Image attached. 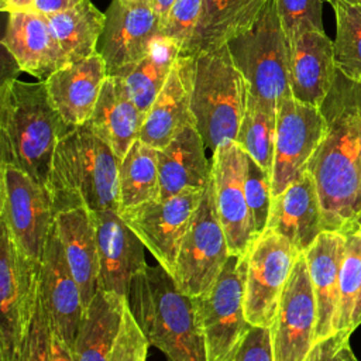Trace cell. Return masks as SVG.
<instances>
[{
	"label": "cell",
	"mask_w": 361,
	"mask_h": 361,
	"mask_svg": "<svg viewBox=\"0 0 361 361\" xmlns=\"http://www.w3.org/2000/svg\"><path fill=\"white\" fill-rule=\"evenodd\" d=\"M99 251V289L128 300L133 278L147 267L144 244L116 210L92 212Z\"/></svg>",
	"instance_id": "18"
},
{
	"label": "cell",
	"mask_w": 361,
	"mask_h": 361,
	"mask_svg": "<svg viewBox=\"0 0 361 361\" xmlns=\"http://www.w3.org/2000/svg\"><path fill=\"white\" fill-rule=\"evenodd\" d=\"M350 1H353V3H357L358 6H361V0H350Z\"/></svg>",
	"instance_id": "51"
},
{
	"label": "cell",
	"mask_w": 361,
	"mask_h": 361,
	"mask_svg": "<svg viewBox=\"0 0 361 361\" xmlns=\"http://www.w3.org/2000/svg\"><path fill=\"white\" fill-rule=\"evenodd\" d=\"M267 230L288 238L299 252H305L324 230L322 204L309 171L272 197Z\"/></svg>",
	"instance_id": "21"
},
{
	"label": "cell",
	"mask_w": 361,
	"mask_h": 361,
	"mask_svg": "<svg viewBox=\"0 0 361 361\" xmlns=\"http://www.w3.org/2000/svg\"><path fill=\"white\" fill-rule=\"evenodd\" d=\"M1 45L13 55L23 72L42 80L66 65L48 17L34 10L8 14Z\"/></svg>",
	"instance_id": "22"
},
{
	"label": "cell",
	"mask_w": 361,
	"mask_h": 361,
	"mask_svg": "<svg viewBox=\"0 0 361 361\" xmlns=\"http://www.w3.org/2000/svg\"><path fill=\"white\" fill-rule=\"evenodd\" d=\"M299 252L288 238L271 230L247 251L244 312L254 327H269Z\"/></svg>",
	"instance_id": "11"
},
{
	"label": "cell",
	"mask_w": 361,
	"mask_h": 361,
	"mask_svg": "<svg viewBox=\"0 0 361 361\" xmlns=\"http://www.w3.org/2000/svg\"><path fill=\"white\" fill-rule=\"evenodd\" d=\"M245 197L254 226L255 235H261L267 230L272 189H271V173L261 168L248 154L245 159V175H244Z\"/></svg>",
	"instance_id": "36"
},
{
	"label": "cell",
	"mask_w": 361,
	"mask_h": 361,
	"mask_svg": "<svg viewBox=\"0 0 361 361\" xmlns=\"http://www.w3.org/2000/svg\"><path fill=\"white\" fill-rule=\"evenodd\" d=\"M276 138V109L248 94L245 113L235 142L271 173Z\"/></svg>",
	"instance_id": "33"
},
{
	"label": "cell",
	"mask_w": 361,
	"mask_h": 361,
	"mask_svg": "<svg viewBox=\"0 0 361 361\" xmlns=\"http://www.w3.org/2000/svg\"><path fill=\"white\" fill-rule=\"evenodd\" d=\"M157 149L135 140L121 158L118 173V213L145 202L159 199Z\"/></svg>",
	"instance_id": "32"
},
{
	"label": "cell",
	"mask_w": 361,
	"mask_h": 361,
	"mask_svg": "<svg viewBox=\"0 0 361 361\" xmlns=\"http://www.w3.org/2000/svg\"><path fill=\"white\" fill-rule=\"evenodd\" d=\"M234 361H274L269 327H251Z\"/></svg>",
	"instance_id": "42"
},
{
	"label": "cell",
	"mask_w": 361,
	"mask_h": 361,
	"mask_svg": "<svg viewBox=\"0 0 361 361\" xmlns=\"http://www.w3.org/2000/svg\"><path fill=\"white\" fill-rule=\"evenodd\" d=\"M289 42L310 31L324 32L323 0H275Z\"/></svg>",
	"instance_id": "38"
},
{
	"label": "cell",
	"mask_w": 361,
	"mask_h": 361,
	"mask_svg": "<svg viewBox=\"0 0 361 361\" xmlns=\"http://www.w3.org/2000/svg\"><path fill=\"white\" fill-rule=\"evenodd\" d=\"M39 296L54 337L73 348L83 302L55 226L47 241L39 269Z\"/></svg>",
	"instance_id": "17"
},
{
	"label": "cell",
	"mask_w": 361,
	"mask_h": 361,
	"mask_svg": "<svg viewBox=\"0 0 361 361\" xmlns=\"http://www.w3.org/2000/svg\"><path fill=\"white\" fill-rule=\"evenodd\" d=\"M337 0H323V3H329V4H333V3H336Z\"/></svg>",
	"instance_id": "50"
},
{
	"label": "cell",
	"mask_w": 361,
	"mask_h": 361,
	"mask_svg": "<svg viewBox=\"0 0 361 361\" xmlns=\"http://www.w3.org/2000/svg\"><path fill=\"white\" fill-rule=\"evenodd\" d=\"M214 202L231 255H244L257 238L244 189L247 152L226 141L212 152Z\"/></svg>",
	"instance_id": "15"
},
{
	"label": "cell",
	"mask_w": 361,
	"mask_h": 361,
	"mask_svg": "<svg viewBox=\"0 0 361 361\" xmlns=\"http://www.w3.org/2000/svg\"><path fill=\"white\" fill-rule=\"evenodd\" d=\"M102 32L100 54L109 75H117L142 59L162 35V25L152 4L113 0Z\"/></svg>",
	"instance_id": "16"
},
{
	"label": "cell",
	"mask_w": 361,
	"mask_h": 361,
	"mask_svg": "<svg viewBox=\"0 0 361 361\" xmlns=\"http://www.w3.org/2000/svg\"><path fill=\"white\" fill-rule=\"evenodd\" d=\"M35 0H1V10L10 13L32 10Z\"/></svg>",
	"instance_id": "45"
},
{
	"label": "cell",
	"mask_w": 361,
	"mask_h": 361,
	"mask_svg": "<svg viewBox=\"0 0 361 361\" xmlns=\"http://www.w3.org/2000/svg\"><path fill=\"white\" fill-rule=\"evenodd\" d=\"M333 41L310 31L290 42V92L300 103L320 107L336 80Z\"/></svg>",
	"instance_id": "23"
},
{
	"label": "cell",
	"mask_w": 361,
	"mask_h": 361,
	"mask_svg": "<svg viewBox=\"0 0 361 361\" xmlns=\"http://www.w3.org/2000/svg\"><path fill=\"white\" fill-rule=\"evenodd\" d=\"M68 130L44 80L1 82L0 164L14 165L47 186L55 148Z\"/></svg>",
	"instance_id": "2"
},
{
	"label": "cell",
	"mask_w": 361,
	"mask_h": 361,
	"mask_svg": "<svg viewBox=\"0 0 361 361\" xmlns=\"http://www.w3.org/2000/svg\"><path fill=\"white\" fill-rule=\"evenodd\" d=\"M204 151L206 145L195 126L183 128L166 147L157 149L159 199L206 188L212 166Z\"/></svg>",
	"instance_id": "25"
},
{
	"label": "cell",
	"mask_w": 361,
	"mask_h": 361,
	"mask_svg": "<svg viewBox=\"0 0 361 361\" xmlns=\"http://www.w3.org/2000/svg\"><path fill=\"white\" fill-rule=\"evenodd\" d=\"M331 7L336 14L333 48L337 71L361 83V6L350 0H337Z\"/></svg>",
	"instance_id": "34"
},
{
	"label": "cell",
	"mask_w": 361,
	"mask_h": 361,
	"mask_svg": "<svg viewBox=\"0 0 361 361\" xmlns=\"http://www.w3.org/2000/svg\"><path fill=\"white\" fill-rule=\"evenodd\" d=\"M230 255L226 233L216 210L210 172L200 203L182 240L173 279L182 292L199 298L212 289Z\"/></svg>",
	"instance_id": "9"
},
{
	"label": "cell",
	"mask_w": 361,
	"mask_h": 361,
	"mask_svg": "<svg viewBox=\"0 0 361 361\" xmlns=\"http://www.w3.org/2000/svg\"><path fill=\"white\" fill-rule=\"evenodd\" d=\"M41 264L0 227V360L14 361L39 296Z\"/></svg>",
	"instance_id": "10"
},
{
	"label": "cell",
	"mask_w": 361,
	"mask_h": 361,
	"mask_svg": "<svg viewBox=\"0 0 361 361\" xmlns=\"http://www.w3.org/2000/svg\"><path fill=\"white\" fill-rule=\"evenodd\" d=\"M128 1H134V3H142V4H152V0H128Z\"/></svg>",
	"instance_id": "48"
},
{
	"label": "cell",
	"mask_w": 361,
	"mask_h": 361,
	"mask_svg": "<svg viewBox=\"0 0 361 361\" xmlns=\"http://www.w3.org/2000/svg\"><path fill=\"white\" fill-rule=\"evenodd\" d=\"M317 309L305 254H299L269 326L274 361H305L316 343Z\"/></svg>",
	"instance_id": "14"
},
{
	"label": "cell",
	"mask_w": 361,
	"mask_h": 361,
	"mask_svg": "<svg viewBox=\"0 0 361 361\" xmlns=\"http://www.w3.org/2000/svg\"><path fill=\"white\" fill-rule=\"evenodd\" d=\"M360 324H361V293H360V298H358V302H357L355 310H354L353 326H351V330H353V333L355 331V329H357Z\"/></svg>",
	"instance_id": "47"
},
{
	"label": "cell",
	"mask_w": 361,
	"mask_h": 361,
	"mask_svg": "<svg viewBox=\"0 0 361 361\" xmlns=\"http://www.w3.org/2000/svg\"><path fill=\"white\" fill-rule=\"evenodd\" d=\"M14 361H52V333L41 296Z\"/></svg>",
	"instance_id": "39"
},
{
	"label": "cell",
	"mask_w": 361,
	"mask_h": 361,
	"mask_svg": "<svg viewBox=\"0 0 361 361\" xmlns=\"http://www.w3.org/2000/svg\"><path fill=\"white\" fill-rule=\"evenodd\" d=\"M54 226L86 307L99 289V251L93 214L83 207L62 210L55 214Z\"/></svg>",
	"instance_id": "26"
},
{
	"label": "cell",
	"mask_w": 361,
	"mask_h": 361,
	"mask_svg": "<svg viewBox=\"0 0 361 361\" xmlns=\"http://www.w3.org/2000/svg\"><path fill=\"white\" fill-rule=\"evenodd\" d=\"M121 158L86 123L58 141L48 180L55 214L83 207L118 212Z\"/></svg>",
	"instance_id": "4"
},
{
	"label": "cell",
	"mask_w": 361,
	"mask_h": 361,
	"mask_svg": "<svg viewBox=\"0 0 361 361\" xmlns=\"http://www.w3.org/2000/svg\"><path fill=\"white\" fill-rule=\"evenodd\" d=\"M320 110L327 131L309 162L324 230L355 227L361 212V83L337 71Z\"/></svg>",
	"instance_id": "1"
},
{
	"label": "cell",
	"mask_w": 361,
	"mask_h": 361,
	"mask_svg": "<svg viewBox=\"0 0 361 361\" xmlns=\"http://www.w3.org/2000/svg\"><path fill=\"white\" fill-rule=\"evenodd\" d=\"M54 220L48 188L14 165L0 164V227L39 264Z\"/></svg>",
	"instance_id": "8"
},
{
	"label": "cell",
	"mask_w": 361,
	"mask_h": 361,
	"mask_svg": "<svg viewBox=\"0 0 361 361\" xmlns=\"http://www.w3.org/2000/svg\"><path fill=\"white\" fill-rule=\"evenodd\" d=\"M344 243L345 234L343 231L323 230L314 243L303 252L316 299V341L336 333L338 278Z\"/></svg>",
	"instance_id": "24"
},
{
	"label": "cell",
	"mask_w": 361,
	"mask_h": 361,
	"mask_svg": "<svg viewBox=\"0 0 361 361\" xmlns=\"http://www.w3.org/2000/svg\"><path fill=\"white\" fill-rule=\"evenodd\" d=\"M305 361H360L350 345V337L334 333L316 341Z\"/></svg>",
	"instance_id": "41"
},
{
	"label": "cell",
	"mask_w": 361,
	"mask_h": 361,
	"mask_svg": "<svg viewBox=\"0 0 361 361\" xmlns=\"http://www.w3.org/2000/svg\"><path fill=\"white\" fill-rule=\"evenodd\" d=\"M265 0H203L199 30L189 54L216 49L245 31Z\"/></svg>",
	"instance_id": "29"
},
{
	"label": "cell",
	"mask_w": 361,
	"mask_h": 361,
	"mask_svg": "<svg viewBox=\"0 0 361 361\" xmlns=\"http://www.w3.org/2000/svg\"><path fill=\"white\" fill-rule=\"evenodd\" d=\"M355 226H357V227H360V228H361V212H360V214H358V217H357V221H355Z\"/></svg>",
	"instance_id": "49"
},
{
	"label": "cell",
	"mask_w": 361,
	"mask_h": 361,
	"mask_svg": "<svg viewBox=\"0 0 361 361\" xmlns=\"http://www.w3.org/2000/svg\"><path fill=\"white\" fill-rule=\"evenodd\" d=\"M107 76L106 61L97 51L59 68L44 80L52 106L69 128L90 118Z\"/></svg>",
	"instance_id": "19"
},
{
	"label": "cell",
	"mask_w": 361,
	"mask_h": 361,
	"mask_svg": "<svg viewBox=\"0 0 361 361\" xmlns=\"http://www.w3.org/2000/svg\"><path fill=\"white\" fill-rule=\"evenodd\" d=\"M179 55V48L161 35L142 59L111 76H118L123 80L133 103L147 116Z\"/></svg>",
	"instance_id": "30"
},
{
	"label": "cell",
	"mask_w": 361,
	"mask_h": 361,
	"mask_svg": "<svg viewBox=\"0 0 361 361\" xmlns=\"http://www.w3.org/2000/svg\"><path fill=\"white\" fill-rule=\"evenodd\" d=\"M145 114L130 99L123 80L109 75L86 124L123 158L140 137Z\"/></svg>",
	"instance_id": "27"
},
{
	"label": "cell",
	"mask_w": 361,
	"mask_h": 361,
	"mask_svg": "<svg viewBox=\"0 0 361 361\" xmlns=\"http://www.w3.org/2000/svg\"><path fill=\"white\" fill-rule=\"evenodd\" d=\"M203 190H189L168 199H155L120 212L144 247L172 276L182 240L200 203Z\"/></svg>",
	"instance_id": "13"
},
{
	"label": "cell",
	"mask_w": 361,
	"mask_h": 361,
	"mask_svg": "<svg viewBox=\"0 0 361 361\" xmlns=\"http://www.w3.org/2000/svg\"><path fill=\"white\" fill-rule=\"evenodd\" d=\"M128 307L149 345L171 361H206L196 298L182 292L159 264L133 278Z\"/></svg>",
	"instance_id": "3"
},
{
	"label": "cell",
	"mask_w": 361,
	"mask_h": 361,
	"mask_svg": "<svg viewBox=\"0 0 361 361\" xmlns=\"http://www.w3.org/2000/svg\"><path fill=\"white\" fill-rule=\"evenodd\" d=\"M52 361H78L72 347L52 336Z\"/></svg>",
	"instance_id": "44"
},
{
	"label": "cell",
	"mask_w": 361,
	"mask_h": 361,
	"mask_svg": "<svg viewBox=\"0 0 361 361\" xmlns=\"http://www.w3.org/2000/svg\"><path fill=\"white\" fill-rule=\"evenodd\" d=\"M148 345L149 343L140 330L127 303L120 333L109 361H145Z\"/></svg>",
	"instance_id": "40"
},
{
	"label": "cell",
	"mask_w": 361,
	"mask_h": 361,
	"mask_svg": "<svg viewBox=\"0 0 361 361\" xmlns=\"http://www.w3.org/2000/svg\"><path fill=\"white\" fill-rule=\"evenodd\" d=\"M48 21L66 65L97 52L96 45L104 28L106 14L90 0H82L69 10L52 14Z\"/></svg>",
	"instance_id": "31"
},
{
	"label": "cell",
	"mask_w": 361,
	"mask_h": 361,
	"mask_svg": "<svg viewBox=\"0 0 361 361\" xmlns=\"http://www.w3.org/2000/svg\"><path fill=\"white\" fill-rule=\"evenodd\" d=\"M82 0H35L32 10L47 17L69 10L79 4Z\"/></svg>",
	"instance_id": "43"
},
{
	"label": "cell",
	"mask_w": 361,
	"mask_h": 361,
	"mask_svg": "<svg viewBox=\"0 0 361 361\" xmlns=\"http://www.w3.org/2000/svg\"><path fill=\"white\" fill-rule=\"evenodd\" d=\"M173 3H175V0H152V8H154L155 14L158 16L161 25H164Z\"/></svg>",
	"instance_id": "46"
},
{
	"label": "cell",
	"mask_w": 361,
	"mask_h": 361,
	"mask_svg": "<svg viewBox=\"0 0 361 361\" xmlns=\"http://www.w3.org/2000/svg\"><path fill=\"white\" fill-rule=\"evenodd\" d=\"M128 300L97 289L85 307L73 351L78 361H109L123 323Z\"/></svg>",
	"instance_id": "28"
},
{
	"label": "cell",
	"mask_w": 361,
	"mask_h": 361,
	"mask_svg": "<svg viewBox=\"0 0 361 361\" xmlns=\"http://www.w3.org/2000/svg\"><path fill=\"white\" fill-rule=\"evenodd\" d=\"M193 54H180L166 79L165 86L148 110L138 140L161 149L183 128L195 126L190 110Z\"/></svg>",
	"instance_id": "20"
},
{
	"label": "cell",
	"mask_w": 361,
	"mask_h": 361,
	"mask_svg": "<svg viewBox=\"0 0 361 361\" xmlns=\"http://www.w3.org/2000/svg\"><path fill=\"white\" fill-rule=\"evenodd\" d=\"M190 110L206 149L234 141L240 130L248 85L234 65L227 45L193 54Z\"/></svg>",
	"instance_id": "5"
},
{
	"label": "cell",
	"mask_w": 361,
	"mask_h": 361,
	"mask_svg": "<svg viewBox=\"0 0 361 361\" xmlns=\"http://www.w3.org/2000/svg\"><path fill=\"white\" fill-rule=\"evenodd\" d=\"M203 0H175L162 25V35L180 51L189 54L200 25Z\"/></svg>",
	"instance_id": "37"
},
{
	"label": "cell",
	"mask_w": 361,
	"mask_h": 361,
	"mask_svg": "<svg viewBox=\"0 0 361 361\" xmlns=\"http://www.w3.org/2000/svg\"><path fill=\"white\" fill-rule=\"evenodd\" d=\"M226 45L251 96L275 109L292 97L290 42L275 0H265L254 23Z\"/></svg>",
	"instance_id": "6"
},
{
	"label": "cell",
	"mask_w": 361,
	"mask_h": 361,
	"mask_svg": "<svg viewBox=\"0 0 361 361\" xmlns=\"http://www.w3.org/2000/svg\"><path fill=\"white\" fill-rule=\"evenodd\" d=\"M344 254L338 278V306L336 333L347 337L353 334L354 310L361 293V228L353 227L344 231Z\"/></svg>",
	"instance_id": "35"
},
{
	"label": "cell",
	"mask_w": 361,
	"mask_h": 361,
	"mask_svg": "<svg viewBox=\"0 0 361 361\" xmlns=\"http://www.w3.org/2000/svg\"><path fill=\"white\" fill-rule=\"evenodd\" d=\"M247 252L230 255L212 289L196 298L206 361H234L252 327L244 312Z\"/></svg>",
	"instance_id": "7"
},
{
	"label": "cell",
	"mask_w": 361,
	"mask_h": 361,
	"mask_svg": "<svg viewBox=\"0 0 361 361\" xmlns=\"http://www.w3.org/2000/svg\"><path fill=\"white\" fill-rule=\"evenodd\" d=\"M327 131L320 107L300 103L293 97L276 109V138L271 171L272 197L299 179L309 166Z\"/></svg>",
	"instance_id": "12"
}]
</instances>
